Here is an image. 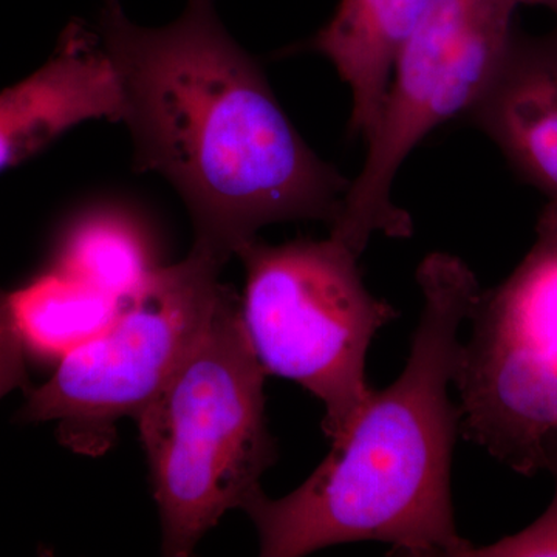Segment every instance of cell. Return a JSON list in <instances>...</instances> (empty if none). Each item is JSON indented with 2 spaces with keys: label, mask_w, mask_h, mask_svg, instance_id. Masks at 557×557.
<instances>
[{
  "label": "cell",
  "mask_w": 557,
  "mask_h": 557,
  "mask_svg": "<svg viewBox=\"0 0 557 557\" xmlns=\"http://www.w3.org/2000/svg\"><path fill=\"white\" fill-rule=\"evenodd\" d=\"M97 35L119 75L135 166L177 189L193 248L225 265L271 223L335 222L351 178L304 141L215 0H188L161 28L102 0Z\"/></svg>",
  "instance_id": "obj_1"
},
{
  "label": "cell",
  "mask_w": 557,
  "mask_h": 557,
  "mask_svg": "<svg viewBox=\"0 0 557 557\" xmlns=\"http://www.w3.org/2000/svg\"><path fill=\"white\" fill-rule=\"evenodd\" d=\"M423 295L406 368L373 391L346 434L306 482L281 498L259 491L244 507L263 557H299L373 541L408 556H468L457 533L450 467L460 412L449 397L461 325L480 292L475 274L449 252L417 270Z\"/></svg>",
  "instance_id": "obj_2"
},
{
  "label": "cell",
  "mask_w": 557,
  "mask_h": 557,
  "mask_svg": "<svg viewBox=\"0 0 557 557\" xmlns=\"http://www.w3.org/2000/svg\"><path fill=\"white\" fill-rule=\"evenodd\" d=\"M267 372L240 298L223 287L207 329L137 417L160 512L164 556L193 555L231 509H244L276 461L265 417Z\"/></svg>",
  "instance_id": "obj_3"
},
{
  "label": "cell",
  "mask_w": 557,
  "mask_h": 557,
  "mask_svg": "<svg viewBox=\"0 0 557 557\" xmlns=\"http://www.w3.org/2000/svg\"><path fill=\"white\" fill-rule=\"evenodd\" d=\"M242 318L267 375L295 381L324 406L322 431L338 442L372 388L366 358L398 311L366 287L361 256L329 234L282 245L249 242Z\"/></svg>",
  "instance_id": "obj_4"
},
{
  "label": "cell",
  "mask_w": 557,
  "mask_h": 557,
  "mask_svg": "<svg viewBox=\"0 0 557 557\" xmlns=\"http://www.w3.org/2000/svg\"><path fill=\"white\" fill-rule=\"evenodd\" d=\"M548 0H431L398 50L368 153L330 234L362 255L375 234L408 239L413 223L392 199L413 149L442 124L469 115L507 60L516 13Z\"/></svg>",
  "instance_id": "obj_5"
},
{
  "label": "cell",
  "mask_w": 557,
  "mask_h": 557,
  "mask_svg": "<svg viewBox=\"0 0 557 557\" xmlns=\"http://www.w3.org/2000/svg\"><path fill=\"white\" fill-rule=\"evenodd\" d=\"M454 386L460 434L525 478L557 474V200L496 288L480 289Z\"/></svg>",
  "instance_id": "obj_6"
},
{
  "label": "cell",
  "mask_w": 557,
  "mask_h": 557,
  "mask_svg": "<svg viewBox=\"0 0 557 557\" xmlns=\"http://www.w3.org/2000/svg\"><path fill=\"white\" fill-rule=\"evenodd\" d=\"M222 263L193 248L188 258L159 267L108 329L61 359L46 384L28 395L20 418L57 421L58 438L73 453L100 456L116 423L166 384L207 329L220 293Z\"/></svg>",
  "instance_id": "obj_7"
},
{
  "label": "cell",
  "mask_w": 557,
  "mask_h": 557,
  "mask_svg": "<svg viewBox=\"0 0 557 557\" xmlns=\"http://www.w3.org/2000/svg\"><path fill=\"white\" fill-rule=\"evenodd\" d=\"M119 75L100 38L70 25L42 69L0 94V171L84 121L123 120Z\"/></svg>",
  "instance_id": "obj_8"
},
{
  "label": "cell",
  "mask_w": 557,
  "mask_h": 557,
  "mask_svg": "<svg viewBox=\"0 0 557 557\" xmlns=\"http://www.w3.org/2000/svg\"><path fill=\"white\" fill-rule=\"evenodd\" d=\"M468 116L519 177L557 200V32H516L500 72Z\"/></svg>",
  "instance_id": "obj_9"
},
{
  "label": "cell",
  "mask_w": 557,
  "mask_h": 557,
  "mask_svg": "<svg viewBox=\"0 0 557 557\" xmlns=\"http://www.w3.org/2000/svg\"><path fill=\"white\" fill-rule=\"evenodd\" d=\"M431 0H339L335 13L306 44L321 54L351 95L348 129L369 137L375 127L403 42Z\"/></svg>",
  "instance_id": "obj_10"
},
{
  "label": "cell",
  "mask_w": 557,
  "mask_h": 557,
  "mask_svg": "<svg viewBox=\"0 0 557 557\" xmlns=\"http://www.w3.org/2000/svg\"><path fill=\"white\" fill-rule=\"evenodd\" d=\"M159 267L145 226L120 208L87 209L58 245L57 270L120 302L134 296Z\"/></svg>",
  "instance_id": "obj_11"
},
{
  "label": "cell",
  "mask_w": 557,
  "mask_h": 557,
  "mask_svg": "<svg viewBox=\"0 0 557 557\" xmlns=\"http://www.w3.org/2000/svg\"><path fill=\"white\" fill-rule=\"evenodd\" d=\"M25 350L61 361L109 327L120 300L54 269L9 296Z\"/></svg>",
  "instance_id": "obj_12"
},
{
  "label": "cell",
  "mask_w": 557,
  "mask_h": 557,
  "mask_svg": "<svg viewBox=\"0 0 557 557\" xmlns=\"http://www.w3.org/2000/svg\"><path fill=\"white\" fill-rule=\"evenodd\" d=\"M468 556H557V487L552 505L533 525L486 547L472 545Z\"/></svg>",
  "instance_id": "obj_13"
},
{
  "label": "cell",
  "mask_w": 557,
  "mask_h": 557,
  "mask_svg": "<svg viewBox=\"0 0 557 557\" xmlns=\"http://www.w3.org/2000/svg\"><path fill=\"white\" fill-rule=\"evenodd\" d=\"M25 351L11 314L9 296L0 292V398L14 388L27 387Z\"/></svg>",
  "instance_id": "obj_14"
},
{
  "label": "cell",
  "mask_w": 557,
  "mask_h": 557,
  "mask_svg": "<svg viewBox=\"0 0 557 557\" xmlns=\"http://www.w3.org/2000/svg\"><path fill=\"white\" fill-rule=\"evenodd\" d=\"M547 9L552 10L557 16V0H549Z\"/></svg>",
  "instance_id": "obj_15"
}]
</instances>
